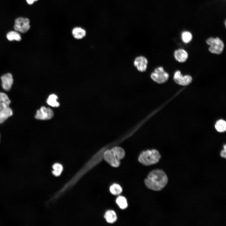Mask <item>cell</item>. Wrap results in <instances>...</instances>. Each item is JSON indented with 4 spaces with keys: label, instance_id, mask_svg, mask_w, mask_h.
Instances as JSON below:
<instances>
[{
    "label": "cell",
    "instance_id": "obj_17",
    "mask_svg": "<svg viewBox=\"0 0 226 226\" xmlns=\"http://www.w3.org/2000/svg\"><path fill=\"white\" fill-rule=\"evenodd\" d=\"M6 37L10 41L16 40L20 41L21 40V35L19 33L15 31H11L7 33Z\"/></svg>",
    "mask_w": 226,
    "mask_h": 226
},
{
    "label": "cell",
    "instance_id": "obj_13",
    "mask_svg": "<svg viewBox=\"0 0 226 226\" xmlns=\"http://www.w3.org/2000/svg\"><path fill=\"white\" fill-rule=\"evenodd\" d=\"M11 102V100L7 94L0 92V110L9 106Z\"/></svg>",
    "mask_w": 226,
    "mask_h": 226
},
{
    "label": "cell",
    "instance_id": "obj_5",
    "mask_svg": "<svg viewBox=\"0 0 226 226\" xmlns=\"http://www.w3.org/2000/svg\"><path fill=\"white\" fill-rule=\"evenodd\" d=\"M14 29L22 33L27 32L30 28V21L27 18L19 17L15 21Z\"/></svg>",
    "mask_w": 226,
    "mask_h": 226
},
{
    "label": "cell",
    "instance_id": "obj_14",
    "mask_svg": "<svg viewBox=\"0 0 226 226\" xmlns=\"http://www.w3.org/2000/svg\"><path fill=\"white\" fill-rule=\"evenodd\" d=\"M104 217L107 222L110 223L115 222L117 219V217L115 211L112 210L107 211L105 213Z\"/></svg>",
    "mask_w": 226,
    "mask_h": 226
},
{
    "label": "cell",
    "instance_id": "obj_18",
    "mask_svg": "<svg viewBox=\"0 0 226 226\" xmlns=\"http://www.w3.org/2000/svg\"><path fill=\"white\" fill-rule=\"evenodd\" d=\"M110 191L112 195H118L121 193L122 189L120 185L116 183H114L110 186Z\"/></svg>",
    "mask_w": 226,
    "mask_h": 226
},
{
    "label": "cell",
    "instance_id": "obj_16",
    "mask_svg": "<svg viewBox=\"0 0 226 226\" xmlns=\"http://www.w3.org/2000/svg\"><path fill=\"white\" fill-rule=\"evenodd\" d=\"M58 99L57 96L54 94L50 95L46 100L47 104L51 106L54 107H58L60 104L57 101Z\"/></svg>",
    "mask_w": 226,
    "mask_h": 226
},
{
    "label": "cell",
    "instance_id": "obj_20",
    "mask_svg": "<svg viewBox=\"0 0 226 226\" xmlns=\"http://www.w3.org/2000/svg\"><path fill=\"white\" fill-rule=\"evenodd\" d=\"M215 126L216 130L219 132H223L226 131V123L225 121L223 120L218 121Z\"/></svg>",
    "mask_w": 226,
    "mask_h": 226
},
{
    "label": "cell",
    "instance_id": "obj_4",
    "mask_svg": "<svg viewBox=\"0 0 226 226\" xmlns=\"http://www.w3.org/2000/svg\"><path fill=\"white\" fill-rule=\"evenodd\" d=\"M169 77V74L161 67L155 68L151 74L152 79L154 82L160 84L165 82L168 80Z\"/></svg>",
    "mask_w": 226,
    "mask_h": 226
},
{
    "label": "cell",
    "instance_id": "obj_2",
    "mask_svg": "<svg viewBox=\"0 0 226 226\" xmlns=\"http://www.w3.org/2000/svg\"><path fill=\"white\" fill-rule=\"evenodd\" d=\"M161 158L159 152L155 149L144 151L140 154L138 160L143 164L149 166L158 163Z\"/></svg>",
    "mask_w": 226,
    "mask_h": 226
},
{
    "label": "cell",
    "instance_id": "obj_15",
    "mask_svg": "<svg viewBox=\"0 0 226 226\" xmlns=\"http://www.w3.org/2000/svg\"><path fill=\"white\" fill-rule=\"evenodd\" d=\"M72 33L74 37L77 39L83 38L86 35L85 30L80 27H75L72 30Z\"/></svg>",
    "mask_w": 226,
    "mask_h": 226
},
{
    "label": "cell",
    "instance_id": "obj_6",
    "mask_svg": "<svg viewBox=\"0 0 226 226\" xmlns=\"http://www.w3.org/2000/svg\"><path fill=\"white\" fill-rule=\"evenodd\" d=\"M103 157L107 163L113 167H118L120 165V160L118 159L116 155L112 148L104 151Z\"/></svg>",
    "mask_w": 226,
    "mask_h": 226
},
{
    "label": "cell",
    "instance_id": "obj_8",
    "mask_svg": "<svg viewBox=\"0 0 226 226\" xmlns=\"http://www.w3.org/2000/svg\"><path fill=\"white\" fill-rule=\"evenodd\" d=\"M173 79L177 84L185 86L189 84L192 81V78L189 75L183 76L179 71H176L175 73Z\"/></svg>",
    "mask_w": 226,
    "mask_h": 226
},
{
    "label": "cell",
    "instance_id": "obj_19",
    "mask_svg": "<svg viewBox=\"0 0 226 226\" xmlns=\"http://www.w3.org/2000/svg\"><path fill=\"white\" fill-rule=\"evenodd\" d=\"M116 202L119 207L122 209H125L128 206L126 199L123 196H119L116 199Z\"/></svg>",
    "mask_w": 226,
    "mask_h": 226
},
{
    "label": "cell",
    "instance_id": "obj_25",
    "mask_svg": "<svg viewBox=\"0 0 226 226\" xmlns=\"http://www.w3.org/2000/svg\"><path fill=\"white\" fill-rule=\"evenodd\" d=\"M38 0H26L27 3L29 5L33 4L35 2L37 1Z\"/></svg>",
    "mask_w": 226,
    "mask_h": 226
},
{
    "label": "cell",
    "instance_id": "obj_26",
    "mask_svg": "<svg viewBox=\"0 0 226 226\" xmlns=\"http://www.w3.org/2000/svg\"></svg>",
    "mask_w": 226,
    "mask_h": 226
},
{
    "label": "cell",
    "instance_id": "obj_24",
    "mask_svg": "<svg viewBox=\"0 0 226 226\" xmlns=\"http://www.w3.org/2000/svg\"><path fill=\"white\" fill-rule=\"evenodd\" d=\"M226 145H224V149L222 150L220 153L221 156L222 157L226 158Z\"/></svg>",
    "mask_w": 226,
    "mask_h": 226
},
{
    "label": "cell",
    "instance_id": "obj_23",
    "mask_svg": "<svg viewBox=\"0 0 226 226\" xmlns=\"http://www.w3.org/2000/svg\"><path fill=\"white\" fill-rule=\"evenodd\" d=\"M181 38L184 43H188L191 40L192 35L191 33L188 31H184L182 34Z\"/></svg>",
    "mask_w": 226,
    "mask_h": 226
},
{
    "label": "cell",
    "instance_id": "obj_22",
    "mask_svg": "<svg viewBox=\"0 0 226 226\" xmlns=\"http://www.w3.org/2000/svg\"><path fill=\"white\" fill-rule=\"evenodd\" d=\"M52 168L53 170L52 173L55 176H59L63 170L62 166L58 163L54 164L52 166Z\"/></svg>",
    "mask_w": 226,
    "mask_h": 226
},
{
    "label": "cell",
    "instance_id": "obj_1",
    "mask_svg": "<svg viewBox=\"0 0 226 226\" xmlns=\"http://www.w3.org/2000/svg\"><path fill=\"white\" fill-rule=\"evenodd\" d=\"M168 180L167 176L163 170L156 169L149 173L144 180V183L148 189L155 191H159L166 186Z\"/></svg>",
    "mask_w": 226,
    "mask_h": 226
},
{
    "label": "cell",
    "instance_id": "obj_11",
    "mask_svg": "<svg viewBox=\"0 0 226 226\" xmlns=\"http://www.w3.org/2000/svg\"><path fill=\"white\" fill-rule=\"evenodd\" d=\"M174 56L175 59L180 62H184L188 57L187 52L183 49H179L175 51Z\"/></svg>",
    "mask_w": 226,
    "mask_h": 226
},
{
    "label": "cell",
    "instance_id": "obj_3",
    "mask_svg": "<svg viewBox=\"0 0 226 226\" xmlns=\"http://www.w3.org/2000/svg\"><path fill=\"white\" fill-rule=\"evenodd\" d=\"M206 42L210 46L209 50L211 52L219 54L222 52L224 48V44L219 38L210 37L207 40Z\"/></svg>",
    "mask_w": 226,
    "mask_h": 226
},
{
    "label": "cell",
    "instance_id": "obj_7",
    "mask_svg": "<svg viewBox=\"0 0 226 226\" xmlns=\"http://www.w3.org/2000/svg\"><path fill=\"white\" fill-rule=\"evenodd\" d=\"M53 115V111L51 108L43 106L37 110L35 117L37 120H47L51 119Z\"/></svg>",
    "mask_w": 226,
    "mask_h": 226
},
{
    "label": "cell",
    "instance_id": "obj_21",
    "mask_svg": "<svg viewBox=\"0 0 226 226\" xmlns=\"http://www.w3.org/2000/svg\"><path fill=\"white\" fill-rule=\"evenodd\" d=\"M112 149L116 153L119 160H120L124 158L125 156V152L122 148L120 147L116 146L113 147Z\"/></svg>",
    "mask_w": 226,
    "mask_h": 226
},
{
    "label": "cell",
    "instance_id": "obj_9",
    "mask_svg": "<svg viewBox=\"0 0 226 226\" xmlns=\"http://www.w3.org/2000/svg\"><path fill=\"white\" fill-rule=\"evenodd\" d=\"M1 79L3 89L6 91L10 90L13 83L12 75L9 73L5 74L1 77Z\"/></svg>",
    "mask_w": 226,
    "mask_h": 226
},
{
    "label": "cell",
    "instance_id": "obj_12",
    "mask_svg": "<svg viewBox=\"0 0 226 226\" xmlns=\"http://www.w3.org/2000/svg\"><path fill=\"white\" fill-rule=\"evenodd\" d=\"M13 112L9 106L0 110V124L3 123L9 117L12 116Z\"/></svg>",
    "mask_w": 226,
    "mask_h": 226
},
{
    "label": "cell",
    "instance_id": "obj_10",
    "mask_svg": "<svg viewBox=\"0 0 226 226\" xmlns=\"http://www.w3.org/2000/svg\"><path fill=\"white\" fill-rule=\"evenodd\" d=\"M148 63V60L145 57L143 56H139L135 58L134 64L138 71L143 72L147 69Z\"/></svg>",
    "mask_w": 226,
    "mask_h": 226
}]
</instances>
